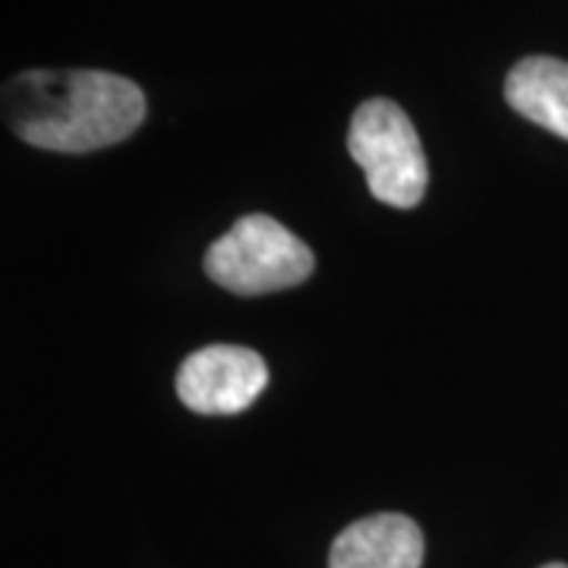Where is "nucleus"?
Segmentation results:
<instances>
[{"label":"nucleus","mask_w":568,"mask_h":568,"mask_svg":"<svg viewBox=\"0 0 568 568\" xmlns=\"http://www.w3.org/2000/svg\"><path fill=\"white\" fill-rule=\"evenodd\" d=\"M3 121L36 149L82 155L133 136L145 95L104 70H26L3 82Z\"/></svg>","instance_id":"obj_1"},{"label":"nucleus","mask_w":568,"mask_h":568,"mask_svg":"<svg viewBox=\"0 0 568 568\" xmlns=\"http://www.w3.org/2000/svg\"><path fill=\"white\" fill-rule=\"evenodd\" d=\"M313 268V250L268 215H244L205 253V275L241 297L297 287Z\"/></svg>","instance_id":"obj_2"},{"label":"nucleus","mask_w":568,"mask_h":568,"mask_svg":"<svg viewBox=\"0 0 568 568\" xmlns=\"http://www.w3.org/2000/svg\"><path fill=\"white\" fill-rule=\"evenodd\" d=\"M347 152L364 168L366 186L379 203L414 209L426 193V155L417 126L392 99L364 102L347 130Z\"/></svg>","instance_id":"obj_3"},{"label":"nucleus","mask_w":568,"mask_h":568,"mask_svg":"<svg viewBox=\"0 0 568 568\" xmlns=\"http://www.w3.org/2000/svg\"><path fill=\"white\" fill-rule=\"evenodd\" d=\"M268 386L265 361L241 345L193 351L178 369V398L196 414H241Z\"/></svg>","instance_id":"obj_4"},{"label":"nucleus","mask_w":568,"mask_h":568,"mask_svg":"<svg viewBox=\"0 0 568 568\" xmlns=\"http://www.w3.org/2000/svg\"><path fill=\"white\" fill-rule=\"evenodd\" d=\"M424 534L398 511L369 515L347 525L328 552V568H420Z\"/></svg>","instance_id":"obj_5"},{"label":"nucleus","mask_w":568,"mask_h":568,"mask_svg":"<svg viewBox=\"0 0 568 568\" xmlns=\"http://www.w3.org/2000/svg\"><path fill=\"white\" fill-rule=\"evenodd\" d=\"M506 102L525 121L568 140V63L556 58H525L506 77Z\"/></svg>","instance_id":"obj_6"},{"label":"nucleus","mask_w":568,"mask_h":568,"mask_svg":"<svg viewBox=\"0 0 568 568\" xmlns=\"http://www.w3.org/2000/svg\"><path fill=\"white\" fill-rule=\"evenodd\" d=\"M544 568H568V566H562V562H549V566H544Z\"/></svg>","instance_id":"obj_7"}]
</instances>
